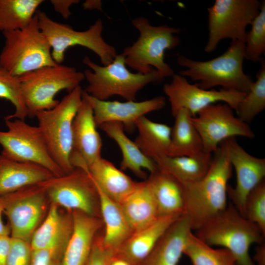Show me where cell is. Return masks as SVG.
<instances>
[{"instance_id":"6da1fadb","label":"cell","mask_w":265,"mask_h":265,"mask_svg":"<svg viewBox=\"0 0 265 265\" xmlns=\"http://www.w3.org/2000/svg\"><path fill=\"white\" fill-rule=\"evenodd\" d=\"M213 154L210 167L202 179L182 184L184 213L192 230L198 229L228 206V183L233 168L223 142Z\"/></svg>"},{"instance_id":"7a4b0ae2","label":"cell","mask_w":265,"mask_h":265,"mask_svg":"<svg viewBox=\"0 0 265 265\" xmlns=\"http://www.w3.org/2000/svg\"><path fill=\"white\" fill-rule=\"evenodd\" d=\"M244 49V40H235L221 55L209 60L197 61L180 55L177 62L186 69L179 74L198 81L196 84L204 89L221 86L247 93L254 81L243 71Z\"/></svg>"},{"instance_id":"3957f363","label":"cell","mask_w":265,"mask_h":265,"mask_svg":"<svg viewBox=\"0 0 265 265\" xmlns=\"http://www.w3.org/2000/svg\"><path fill=\"white\" fill-rule=\"evenodd\" d=\"M196 231L195 235L207 244L230 251L236 258L237 265H255L249 248L253 244L264 242L265 236L259 227L232 205Z\"/></svg>"},{"instance_id":"277c9868","label":"cell","mask_w":265,"mask_h":265,"mask_svg":"<svg viewBox=\"0 0 265 265\" xmlns=\"http://www.w3.org/2000/svg\"><path fill=\"white\" fill-rule=\"evenodd\" d=\"M132 24L139 35L121 53L126 65L142 74H148L155 69L163 79L172 77L174 71L165 62L164 53L180 44V39L176 34L181 29L166 25L153 26L144 17L133 19Z\"/></svg>"},{"instance_id":"5b68a950","label":"cell","mask_w":265,"mask_h":265,"mask_svg":"<svg viewBox=\"0 0 265 265\" xmlns=\"http://www.w3.org/2000/svg\"><path fill=\"white\" fill-rule=\"evenodd\" d=\"M82 62L90 68L83 72L88 83L84 91L100 100L118 96L126 101H135L137 93L146 85L163 80L155 69L148 74L130 72L121 53L106 66L96 63L88 56H85Z\"/></svg>"},{"instance_id":"8992f818","label":"cell","mask_w":265,"mask_h":265,"mask_svg":"<svg viewBox=\"0 0 265 265\" xmlns=\"http://www.w3.org/2000/svg\"><path fill=\"white\" fill-rule=\"evenodd\" d=\"M4 46L0 65L16 77L46 66L57 64L51 48L38 24L37 12L23 28L2 32Z\"/></svg>"},{"instance_id":"52a82bcc","label":"cell","mask_w":265,"mask_h":265,"mask_svg":"<svg viewBox=\"0 0 265 265\" xmlns=\"http://www.w3.org/2000/svg\"><path fill=\"white\" fill-rule=\"evenodd\" d=\"M80 85L65 96L54 107L38 112L35 117L47 147L54 161L64 173L71 172L73 122L82 103Z\"/></svg>"},{"instance_id":"ba28073f","label":"cell","mask_w":265,"mask_h":265,"mask_svg":"<svg viewBox=\"0 0 265 265\" xmlns=\"http://www.w3.org/2000/svg\"><path fill=\"white\" fill-rule=\"evenodd\" d=\"M28 116L35 117L41 111L58 104L55 98L60 91L70 92L84 80L83 72L73 67L56 64L46 66L19 77Z\"/></svg>"},{"instance_id":"9c48e42d","label":"cell","mask_w":265,"mask_h":265,"mask_svg":"<svg viewBox=\"0 0 265 265\" xmlns=\"http://www.w3.org/2000/svg\"><path fill=\"white\" fill-rule=\"evenodd\" d=\"M38 24L51 48L54 62L61 64L65 53L70 47L80 46L98 55L104 66L110 64L117 53L116 49L108 44L102 36L103 23L101 19L84 31H77L69 25L60 23L51 19L44 12H37Z\"/></svg>"},{"instance_id":"30bf717a","label":"cell","mask_w":265,"mask_h":265,"mask_svg":"<svg viewBox=\"0 0 265 265\" xmlns=\"http://www.w3.org/2000/svg\"><path fill=\"white\" fill-rule=\"evenodd\" d=\"M6 131L0 130V153L4 157L17 161L40 165L54 176L65 174L54 161L38 126L18 119H4Z\"/></svg>"},{"instance_id":"8fae6325","label":"cell","mask_w":265,"mask_h":265,"mask_svg":"<svg viewBox=\"0 0 265 265\" xmlns=\"http://www.w3.org/2000/svg\"><path fill=\"white\" fill-rule=\"evenodd\" d=\"M48 200L71 212L101 218L98 189L88 171L78 167L40 184Z\"/></svg>"},{"instance_id":"7c38bea8","label":"cell","mask_w":265,"mask_h":265,"mask_svg":"<svg viewBox=\"0 0 265 265\" xmlns=\"http://www.w3.org/2000/svg\"><path fill=\"white\" fill-rule=\"evenodd\" d=\"M258 0H215L208 9L209 37L204 50L213 51L225 39L244 40L246 27L258 14Z\"/></svg>"},{"instance_id":"4fadbf2b","label":"cell","mask_w":265,"mask_h":265,"mask_svg":"<svg viewBox=\"0 0 265 265\" xmlns=\"http://www.w3.org/2000/svg\"><path fill=\"white\" fill-rule=\"evenodd\" d=\"M1 198L10 237L30 242L46 211L49 200L44 188L32 185Z\"/></svg>"},{"instance_id":"5bb4252c","label":"cell","mask_w":265,"mask_h":265,"mask_svg":"<svg viewBox=\"0 0 265 265\" xmlns=\"http://www.w3.org/2000/svg\"><path fill=\"white\" fill-rule=\"evenodd\" d=\"M233 110L225 103H214L192 116L191 121L201 137L204 151L213 153L222 142L230 138L255 137L251 127L236 116Z\"/></svg>"},{"instance_id":"9a60e30c","label":"cell","mask_w":265,"mask_h":265,"mask_svg":"<svg viewBox=\"0 0 265 265\" xmlns=\"http://www.w3.org/2000/svg\"><path fill=\"white\" fill-rule=\"evenodd\" d=\"M163 90L168 97L173 116L181 109H186L194 116L206 106L217 102H222L236 111L246 94L222 88L218 90L204 89L196 84L189 83L186 77L175 74L172 76L170 82L164 84Z\"/></svg>"},{"instance_id":"2e32d148","label":"cell","mask_w":265,"mask_h":265,"mask_svg":"<svg viewBox=\"0 0 265 265\" xmlns=\"http://www.w3.org/2000/svg\"><path fill=\"white\" fill-rule=\"evenodd\" d=\"M230 163L235 169L236 183L234 187L228 186V196L234 206L243 216L246 198L250 192L265 180V159L254 157L246 152L235 138L222 142Z\"/></svg>"},{"instance_id":"e0dca14e","label":"cell","mask_w":265,"mask_h":265,"mask_svg":"<svg viewBox=\"0 0 265 265\" xmlns=\"http://www.w3.org/2000/svg\"><path fill=\"white\" fill-rule=\"evenodd\" d=\"M92 108L82 95L73 122L72 166L84 169L102 157V140L97 130Z\"/></svg>"},{"instance_id":"ac0fdd59","label":"cell","mask_w":265,"mask_h":265,"mask_svg":"<svg viewBox=\"0 0 265 265\" xmlns=\"http://www.w3.org/2000/svg\"><path fill=\"white\" fill-rule=\"evenodd\" d=\"M83 96L90 104L96 126L110 122L122 123L124 128L132 129L136 122L146 114L159 110L165 105V99L162 96L140 102L126 101L120 102L100 100L87 93L84 90Z\"/></svg>"},{"instance_id":"d6986e66","label":"cell","mask_w":265,"mask_h":265,"mask_svg":"<svg viewBox=\"0 0 265 265\" xmlns=\"http://www.w3.org/2000/svg\"><path fill=\"white\" fill-rule=\"evenodd\" d=\"M72 214L73 231L63 253L62 265H84L104 224L101 218L79 211Z\"/></svg>"},{"instance_id":"ffe728a7","label":"cell","mask_w":265,"mask_h":265,"mask_svg":"<svg viewBox=\"0 0 265 265\" xmlns=\"http://www.w3.org/2000/svg\"><path fill=\"white\" fill-rule=\"evenodd\" d=\"M52 203L46 216L34 233L30 241L32 250H65L71 236L73 222L72 212H62Z\"/></svg>"},{"instance_id":"44dd1931","label":"cell","mask_w":265,"mask_h":265,"mask_svg":"<svg viewBox=\"0 0 265 265\" xmlns=\"http://www.w3.org/2000/svg\"><path fill=\"white\" fill-rule=\"evenodd\" d=\"M192 231L188 218L183 214L163 234L141 265H178Z\"/></svg>"},{"instance_id":"7402d4cb","label":"cell","mask_w":265,"mask_h":265,"mask_svg":"<svg viewBox=\"0 0 265 265\" xmlns=\"http://www.w3.org/2000/svg\"><path fill=\"white\" fill-rule=\"evenodd\" d=\"M181 215L159 216L148 226L133 233L115 256L131 265H141L163 234Z\"/></svg>"},{"instance_id":"603a6c76","label":"cell","mask_w":265,"mask_h":265,"mask_svg":"<svg viewBox=\"0 0 265 265\" xmlns=\"http://www.w3.org/2000/svg\"><path fill=\"white\" fill-rule=\"evenodd\" d=\"M54 176L45 168L8 159L0 153V197Z\"/></svg>"},{"instance_id":"cb8c5ba5","label":"cell","mask_w":265,"mask_h":265,"mask_svg":"<svg viewBox=\"0 0 265 265\" xmlns=\"http://www.w3.org/2000/svg\"><path fill=\"white\" fill-rule=\"evenodd\" d=\"M119 204L132 233L148 226L159 217L146 179L136 182L134 189Z\"/></svg>"},{"instance_id":"d4e9b609","label":"cell","mask_w":265,"mask_h":265,"mask_svg":"<svg viewBox=\"0 0 265 265\" xmlns=\"http://www.w3.org/2000/svg\"><path fill=\"white\" fill-rule=\"evenodd\" d=\"M99 127L118 145L122 153L120 163L121 170H129L136 176L146 179V173L155 171L158 167L155 162L146 157L139 149L134 141L126 134L123 125L117 122L104 123Z\"/></svg>"},{"instance_id":"484cf974","label":"cell","mask_w":265,"mask_h":265,"mask_svg":"<svg viewBox=\"0 0 265 265\" xmlns=\"http://www.w3.org/2000/svg\"><path fill=\"white\" fill-rule=\"evenodd\" d=\"M87 171L98 187L118 203L134 189L136 184L121 169L102 157L89 165Z\"/></svg>"},{"instance_id":"4316f807","label":"cell","mask_w":265,"mask_h":265,"mask_svg":"<svg viewBox=\"0 0 265 265\" xmlns=\"http://www.w3.org/2000/svg\"><path fill=\"white\" fill-rule=\"evenodd\" d=\"M146 180L156 202L159 216L184 214L183 186L181 183L158 168L150 173Z\"/></svg>"},{"instance_id":"83f0119b","label":"cell","mask_w":265,"mask_h":265,"mask_svg":"<svg viewBox=\"0 0 265 265\" xmlns=\"http://www.w3.org/2000/svg\"><path fill=\"white\" fill-rule=\"evenodd\" d=\"M212 160V154L204 151L188 156H163L154 161L158 168L182 184L198 181L207 173Z\"/></svg>"},{"instance_id":"f1b7e54d","label":"cell","mask_w":265,"mask_h":265,"mask_svg":"<svg viewBox=\"0 0 265 265\" xmlns=\"http://www.w3.org/2000/svg\"><path fill=\"white\" fill-rule=\"evenodd\" d=\"M96 186L99 192L101 216L104 226L103 242L106 248L116 253L132 231L119 203L109 198Z\"/></svg>"},{"instance_id":"f546056e","label":"cell","mask_w":265,"mask_h":265,"mask_svg":"<svg viewBox=\"0 0 265 265\" xmlns=\"http://www.w3.org/2000/svg\"><path fill=\"white\" fill-rule=\"evenodd\" d=\"M171 128L170 143L166 156H188L204 151L201 137L193 125L192 115L186 109L179 110Z\"/></svg>"},{"instance_id":"4dcf8cb0","label":"cell","mask_w":265,"mask_h":265,"mask_svg":"<svg viewBox=\"0 0 265 265\" xmlns=\"http://www.w3.org/2000/svg\"><path fill=\"white\" fill-rule=\"evenodd\" d=\"M138 135L134 141L141 151L153 160L167 155L170 143L171 127L155 122L145 116L135 123Z\"/></svg>"},{"instance_id":"1f68e13d","label":"cell","mask_w":265,"mask_h":265,"mask_svg":"<svg viewBox=\"0 0 265 265\" xmlns=\"http://www.w3.org/2000/svg\"><path fill=\"white\" fill-rule=\"evenodd\" d=\"M43 0H0V31L22 29L32 20Z\"/></svg>"},{"instance_id":"d6a6232c","label":"cell","mask_w":265,"mask_h":265,"mask_svg":"<svg viewBox=\"0 0 265 265\" xmlns=\"http://www.w3.org/2000/svg\"><path fill=\"white\" fill-rule=\"evenodd\" d=\"M184 254L189 258L191 265H237L236 258L230 251L213 248L192 232L188 235Z\"/></svg>"},{"instance_id":"836d02e7","label":"cell","mask_w":265,"mask_h":265,"mask_svg":"<svg viewBox=\"0 0 265 265\" xmlns=\"http://www.w3.org/2000/svg\"><path fill=\"white\" fill-rule=\"evenodd\" d=\"M261 67L256 75L250 90L239 104L236 110L237 116L247 123L265 108V63L262 59Z\"/></svg>"},{"instance_id":"e575fe53","label":"cell","mask_w":265,"mask_h":265,"mask_svg":"<svg viewBox=\"0 0 265 265\" xmlns=\"http://www.w3.org/2000/svg\"><path fill=\"white\" fill-rule=\"evenodd\" d=\"M0 98L10 102L15 112L4 117V119H18L25 120L28 116L21 92L19 77L14 76L0 65Z\"/></svg>"},{"instance_id":"d590c367","label":"cell","mask_w":265,"mask_h":265,"mask_svg":"<svg viewBox=\"0 0 265 265\" xmlns=\"http://www.w3.org/2000/svg\"><path fill=\"white\" fill-rule=\"evenodd\" d=\"M246 32L245 43V57L256 62L261 61L265 51V2L261 1L260 11Z\"/></svg>"},{"instance_id":"8d00e7d4","label":"cell","mask_w":265,"mask_h":265,"mask_svg":"<svg viewBox=\"0 0 265 265\" xmlns=\"http://www.w3.org/2000/svg\"><path fill=\"white\" fill-rule=\"evenodd\" d=\"M243 216L256 224L265 237V181L254 188L247 196Z\"/></svg>"},{"instance_id":"74e56055","label":"cell","mask_w":265,"mask_h":265,"mask_svg":"<svg viewBox=\"0 0 265 265\" xmlns=\"http://www.w3.org/2000/svg\"><path fill=\"white\" fill-rule=\"evenodd\" d=\"M11 238L5 265H30L32 249L29 241Z\"/></svg>"},{"instance_id":"f35d334b","label":"cell","mask_w":265,"mask_h":265,"mask_svg":"<svg viewBox=\"0 0 265 265\" xmlns=\"http://www.w3.org/2000/svg\"><path fill=\"white\" fill-rule=\"evenodd\" d=\"M116 252L103 244L102 236H96L90 253L84 265H109Z\"/></svg>"},{"instance_id":"ab89813d","label":"cell","mask_w":265,"mask_h":265,"mask_svg":"<svg viewBox=\"0 0 265 265\" xmlns=\"http://www.w3.org/2000/svg\"><path fill=\"white\" fill-rule=\"evenodd\" d=\"M64 252L58 249L32 250L30 265H62Z\"/></svg>"},{"instance_id":"60d3db41","label":"cell","mask_w":265,"mask_h":265,"mask_svg":"<svg viewBox=\"0 0 265 265\" xmlns=\"http://www.w3.org/2000/svg\"><path fill=\"white\" fill-rule=\"evenodd\" d=\"M78 0H51L50 2L54 10L62 17L67 19L71 14L70 7L73 5L79 2Z\"/></svg>"},{"instance_id":"b9f144b4","label":"cell","mask_w":265,"mask_h":265,"mask_svg":"<svg viewBox=\"0 0 265 265\" xmlns=\"http://www.w3.org/2000/svg\"><path fill=\"white\" fill-rule=\"evenodd\" d=\"M11 238L9 235H0V265H5L9 253Z\"/></svg>"},{"instance_id":"7bdbcfd3","label":"cell","mask_w":265,"mask_h":265,"mask_svg":"<svg viewBox=\"0 0 265 265\" xmlns=\"http://www.w3.org/2000/svg\"><path fill=\"white\" fill-rule=\"evenodd\" d=\"M255 265H265V242L258 244L255 249L253 259Z\"/></svg>"},{"instance_id":"ee69618b","label":"cell","mask_w":265,"mask_h":265,"mask_svg":"<svg viewBox=\"0 0 265 265\" xmlns=\"http://www.w3.org/2000/svg\"><path fill=\"white\" fill-rule=\"evenodd\" d=\"M4 214V207L2 198L0 197V235H10V230L8 225L4 224L2 215Z\"/></svg>"},{"instance_id":"f6af8a7d","label":"cell","mask_w":265,"mask_h":265,"mask_svg":"<svg viewBox=\"0 0 265 265\" xmlns=\"http://www.w3.org/2000/svg\"><path fill=\"white\" fill-rule=\"evenodd\" d=\"M102 6V1L99 0H87L82 4L84 9L89 10H101Z\"/></svg>"},{"instance_id":"bcb514c9","label":"cell","mask_w":265,"mask_h":265,"mask_svg":"<svg viewBox=\"0 0 265 265\" xmlns=\"http://www.w3.org/2000/svg\"><path fill=\"white\" fill-rule=\"evenodd\" d=\"M109 265H131L126 260L116 257V256L112 259Z\"/></svg>"}]
</instances>
